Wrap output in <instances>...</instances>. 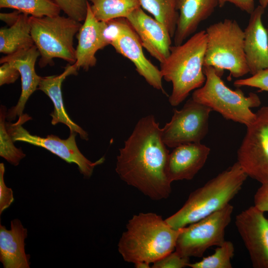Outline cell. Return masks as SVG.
<instances>
[{
    "instance_id": "cell-15",
    "label": "cell",
    "mask_w": 268,
    "mask_h": 268,
    "mask_svg": "<svg viewBox=\"0 0 268 268\" xmlns=\"http://www.w3.org/2000/svg\"><path fill=\"white\" fill-rule=\"evenodd\" d=\"M265 8L259 5L250 14L244 31V51L252 75L268 68V33L263 25Z\"/></svg>"
},
{
    "instance_id": "cell-22",
    "label": "cell",
    "mask_w": 268,
    "mask_h": 268,
    "mask_svg": "<svg viewBox=\"0 0 268 268\" xmlns=\"http://www.w3.org/2000/svg\"><path fill=\"white\" fill-rule=\"evenodd\" d=\"M34 42L31 33L30 16L21 13L18 20L9 27L0 29V52L6 55L29 48Z\"/></svg>"
},
{
    "instance_id": "cell-10",
    "label": "cell",
    "mask_w": 268,
    "mask_h": 268,
    "mask_svg": "<svg viewBox=\"0 0 268 268\" xmlns=\"http://www.w3.org/2000/svg\"><path fill=\"white\" fill-rule=\"evenodd\" d=\"M237 152V162L247 175L261 184L268 183V106L256 113Z\"/></svg>"
},
{
    "instance_id": "cell-12",
    "label": "cell",
    "mask_w": 268,
    "mask_h": 268,
    "mask_svg": "<svg viewBox=\"0 0 268 268\" xmlns=\"http://www.w3.org/2000/svg\"><path fill=\"white\" fill-rule=\"evenodd\" d=\"M255 205L237 214L235 224L253 267L268 268V219Z\"/></svg>"
},
{
    "instance_id": "cell-30",
    "label": "cell",
    "mask_w": 268,
    "mask_h": 268,
    "mask_svg": "<svg viewBox=\"0 0 268 268\" xmlns=\"http://www.w3.org/2000/svg\"><path fill=\"white\" fill-rule=\"evenodd\" d=\"M233 84L238 87H252L268 92V68L260 70L250 77L238 79Z\"/></svg>"
},
{
    "instance_id": "cell-33",
    "label": "cell",
    "mask_w": 268,
    "mask_h": 268,
    "mask_svg": "<svg viewBox=\"0 0 268 268\" xmlns=\"http://www.w3.org/2000/svg\"><path fill=\"white\" fill-rule=\"evenodd\" d=\"M0 67V85L14 83L20 76L19 71L10 63H3Z\"/></svg>"
},
{
    "instance_id": "cell-29",
    "label": "cell",
    "mask_w": 268,
    "mask_h": 268,
    "mask_svg": "<svg viewBox=\"0 0 268 268\" xmlns=\"http://www.w3.org/2000/svg\"><path fill=\"white\" fill-rule=\"evenodd\" d=\"M68 17L79 22L86 18L88 0H53Z\"/></svg>"
},
{
    "instance_id": "cell-19",
    "label": "cell",
    "mask_w": 268,
    "mask_h": 268,
    "mask_svg": "<svg viewBox=\"0 0 268 268\" xmlns=\"http://www.w3.org/2000/svg\"><path fill=\"white\" fill-rule=\"evenodd\" d=\"M77 70L74 64H68L65 67L64 72L59 75L41 77L37 89L44 92L53 103L54 110L50 114L52 118V124L63 123L68 127L70 132H76L81 139L87 140L88 139L87 133L70 119L65 108L62 96L63 82L67 76L76 75Z\"/></svg>"
},
{
    "instance_id": "cell-28",
    "label": "cell",
    "mask_w": 268,
    "mask_h": 268,
    "mask_svg": "<svg viewBox=\"0 0 268 268\" xmlns=\"http://www.w3.org/2000/svg\"><path fill=\"white\" fill-rule=\"evenodd\" d=\"M101 37L104 47L116 42L123 35L128 20L119 18L102 21Z\"/></svg>"
},
{
    "instance_id": "cell-4",
    "label": "cell",
    "mask_w": 268,
    "mask_h": 268,
    "mask_svg": "<svg viewBox=\"0 0 268 268\" xmlns=\"http://www.w3.org/2000/svg\"><path fill=\"white\" fill-rule=\"evenodd\" d=\"M206 42L205 30H201L182 44L171 46L169 55L160 63L162 78L172 84V91L169 97L171 106L179 105L192 91L204 83L206 77L203 63Z\"/></svg>"
},
{
    "instance_id": "cell-26",
    "label": "cell",
    "mask_w": 268,
    "mask_h": 268,
    "mask_svg": "<svg viewBox=\"0 0 268 268\" xmlns=\"http://www.w3.org/2000/svg\"><path fill=\"white\" fill-rule=\"evenodd\" d=\"M5 106L1 105L0 109V156L14 166H17L26 155L21 148L14 144V141L7 131Z\"/></svg>"
},
{
    "instance_id": "cell-27",
    "label": "cell",
    "mask_w": 268,
    "mask_h": 268,
    "mask_svg": "<svg viewBox=\"0 0 268 268\" xmlns=\"http://www.w3.org/2000/svg\"><path fill=\"white\" fill-rule=\"evenodd\" d=\"M234 246L229 241H225L217 246L213 254L194 263H190L192 268H231V260L234 255Z\"/></svg>"
},
{
    "instance_id": "cell-1",
    "label": "cell",
    "mask_w": 268,
    "mask_h": 268,
    "mask_svg": "<svg viewBox=\"0 0 268 268\" xmlns=\"http://www.w3.org/2000/svg\"><path fill=\"white\" fill-rule=\"evenodd\" d=\"M161 130L153 115L140 118L120 149L115 169L121 180L154 201L171 193L166 171L170 152Z\"/></svg>"
},
{
    "instance_id": "cell-2",
    "label": "cell",
    "mask_w": 268,
    "mask_h": 268,
    "mask_svg": "<svg viewBox=\"0 0 268 268\" xmlns=\"http://www.w3.org/2000/svg\"><path fill=\"white\" fill-rule=\"evenodd\" d=\"M181 230L173 228L155 213L141 212L128 222L118 250L128 263H153L175 251Z\"/></svg>"
},
{
    "instance_id": "cell-35",
    "label": "cell",
    "mask_w": 268,
    "mask_h": 268,
    "mask_svg": "<svg viewBox=\"0 0 268 268\" xmlns=\"http://www.w3.org/2000/svg\"><path fill=\"white\" fill-rule=\"evenodd\" d=\"M218 2L220 7H222L226 3L229 2L249 14L255 8V0H218Z\"/></svg>"
},
{
    "instance_id": "cell-36",
    "label": "cell",
    "mask_w": 268,
    "mask_h": 268,
    "mask_svg": "<svg viewBox=\"0 0 268 268\" xmlns=\"http://www.w3.org/2000/svg\"><path fill=\"white\" fill-rule=\"evenodd\" d=\"M21 13V12L17 10H14L10 13H0V19L7 26H11L16 22Z\"/></svg>"
},
{
    "instance_id": "cell-24",
    "label": "cell",
    "mask_w": 268,
    "mask_h": 268,
    "mask_svg": "<svg viewBox=\"0 0 268 268\" xmlns=\"http://www.w3.org/2000/svg\"><path fill=\"white\" fill-rule=\"evenodd\" d=\"M140 2L141 7L162 23L173 38L179 17L175 0H140Z\"/></svg>"
},
{
    "instance_id": "cell-7",
    "label": "cell",
    "mask_w": 268,
    "mask_h": 268,
    "mask_svg": "<svg viewBox=\"0 0 268 268\" xmlns=\"http://www.w3.org/2000/svg\"><path fill=\"white\" fill-rule=\"evenodd\" d=\"M31 33L40 55L39 66H53V59H63L70 65L76 62L73 39L82 24L69 17L59 15L30 16Z\"/></svg>"
},
{
    "instance_id": "cell-14",
    "label": "cell",
    "mask_w": 268,
    "mask_h": 268,
    "mask_svg": "<svg viewBox=\"0 0 268 268\" xmlns=\"http://www.w3.org/2000/svg\"><path fill=\"white\" fill-rule=\"evenodd\" d=\"M40 53L34 45L0 58V63L8 62L19 72L21 80V93L17 104L7 112L6 120L14 121L23 114L25 105L30 96L38 89L41 77L35 71V66Z\"/></svg>"
},
{
    "instance_id": "cell-23",
    "label": "cell",
    "mask_w": 268,
    "mask_h": 268,
    "mask_svg": "<svg viewBox=\"0 0 268 268\" xmlns=\"http://www.w3.org/2000/svg\"><path fill=\"white\" fill-rule=\"evenodd\" d=\"M95 17L100 21L125 18L140 7V0H88Z\"/></svg>"
},
{
    "instance_id": "cell-39",
    "label": "cell",
    "mask_w": 268,
    "mask_h": 268,
    "mask_svg": "<svg viewBox=\"0 0 268 268\" xmlns=\"http://www.w3.org/2000/svg\"><path fill=\"white\" fill-rule=\"evenodd\" d=\"M267 30L268 33V26H267Z\"/></svg>"
},
{
    "instance_id": "cell-16",
    "label": "cell",
    "mask_w": 268,
    "mask_h": 268,
    "mask_svg": "<svg viewBox=\"0 0 268 268\" xmlns=\"http://www.w3.org/2000/svg\"><path fill=\"white\" fill-rule=\"evenodd\" d=\"M210 149L201 142H193L174 147L169 153L167 175L169 180H187L194 178L203 167Z\"/></svg>"
},
{
    "instance_id": "cell-20",
    "label": "cell",
    "mask_w": 268,
    "mask_h": 268,
    "mask_svg": "<svg viewBox=\"0 0 268 268\" xmlns=\"http://www.w3.org/2000/svg\"><path fill=\"white\" fill-rule=\"evenodd\" d=\"M27 230L18 219L11 221L10 229L0 225V261L4 268H29L30 255L25 252Z\"/></svg>"
},
{
    "instance_id": "cell-34",
    "label": "cell",
    "mask_w": 268,
    "mask_h": 268,
    "mask_svg": "<svg viewBox=\"0 0 268 268\" xmlns=\"http://www.w3.org/2000/svg\"><path fill=\"white\" fill-rule=\"evenodd\" d=\"M254 205L264 212H268V183L262 184L254 197Z\"/></svg>"
},
{
    "instance_id": "cell-31",
    "label": "cell",
    "mask_w": 268,
    "mask_h": 268,
    "mask_svg": "<svg viewBox=\"0 0 268 268\" xmlns=\"http://www.w3.org/2000/svg\"><path fill=\"white\" fill-rule=\"evenodd\" d=\"M190 263V258L182 257L175 251L153 263L152 268H183Z\"/></svg>"
},
{
    "instance_id": "cell-11",
    "label": "cell",
    "mask_w": 268,
    "mask_h": 268,
    "mask_svg": "<svg viewBox=\"0 0 268 268\" xmlns=\"http://www.w3.org/2000/svg\"><path fill=\"white\" fill-rule=\"evenodd\" d=\"M212 111L192 98L188 100L181 109L174 110L171 120L161 128L162 141L171 148L200 142L208 133Z\"/></svg>"
},
{
    "instance_id": "cell-9",
    "label": "cell",
    "mask_w": 268,
    "mask_h": 268,
    "mask_svg": "<svg viewBox=\"0 0 268 268\" xmlns=\"http://www.w3.org/2000/svg\"><path fill=\"white\" fill-rule=\"evenodd\" d=\"M31 119V117L28 114H23L16 122L6 121L7 131L14 142L21 141L44 148L67 162L76 164L85 178H89L94 168L104 162V157L93 162L82 154L75 141L77 133L75 132H70L68 137L66 139L53 134L43 137L31 134L22 127L25 122Z\"/></svg>"
},
{
    "instance_id": "cell-13",
    "label": "cell",
    "mask_w": 268,
    "mask_h": 268,
    "mask_svg": "<svg viewBox=\"0 0 268 268\" xmlns=\"http://www.w3.org/2000/svg\"><path fill=\"white\" fill-rule=\"evenodd\" d=\"M126 19L138 35L142 47L160 63H163L169 55L172 46V38L165 27L146 14L141 7Z\"/></svg>"
},
{
    "instance_id": "cell-5",
    "label": "cell",
    "mask_w": 268,
    "mask_h": 268,
    "mask_svg": "<svg viewBox=\"0 0 268 268\" xmlns=\"http://www.w3.org/2000/svg\"><path fill=\"white\" fill-rule=\"evenodd\" d=\"M203 67L210 66L220 77L225 70L239 78L249 73L244 51V31L235 20L225 18L209 25Z\"/></svg>"
},
{
    "instance_id": "cell-3",
    "label": "cell",
    "mask_w": 268,
    "mask_h": 268,
    "mask_svg": "<svg viewBox=\"0 0 268 268\" xmlns=\"http://www.w3.org/2000/svg\"><path fill=\"white\" fill-rule=\"evenodd\" d=\"M247 177L236 162L192 192L182 207L165 219L166 222L179 229L219 210L239 192Z\"/></svg>"
},
{
    "instance_id": "cell-38",
    "label": "cell",
    "mask_w": 268,
    "mask_h": 268,
    "mask_svg": "<svg viewBox=\"0 0 268 268\" xmlns=\"http://www.w3.org/2000/svg\"><path fill=\"white\" fill-rule=\"evenodd\" d=\"M260 5L266 8L268 6V0H259Z\"/></svg>"
},
{
    "instance_id": "cell-18",
    "label": "cell",
    "mask_w": 268,
    "mask_h": 268,
    "mask_svg": "<svg viewBox=\"0 0 268 268\" xmlns=\"http://www.w3.org/2000/svg\"><path fill=\"white\" fill-rule=\"evenodd\" d=\"M179 12L174 36V45H179L195 33L201 22L219 6L218 0H175Z\"/></svg>"
},
{
    "instance_id": "cell-25",
    "label": "cell",
    "mask_w": 268,
    "mask_h": 268,
    "mask_svg": "<svg viewBox=\"0 0 268 268\" xmlns=\"http://www.w3.org/2000/svg\"><path fill=\"white\" fill-rule=\"evenodd\" d=\"M0 8H10L34 17L59 15L60 7L53 0H0Z\"/></svg>"
},
{
    "instance_id": "cell-8",
    "label": "cell",
    "mask_w": 268,
    "mask_h": 268,
    "mask_svg": "<svg viewBox=\"0 0 268 268\" xmlns=\"http://www.w3.org/2000/svg\"><path fill=\"white\" fill-rule=\"evenodd\" d=\"M233 206L223 208L182 228L175 251L180 256L190 258L201 257L213 246H219L225 240L226 228L230 223Z\"/></svg>"
},
{
    "instance_id": "cell-6",
    "label": "cell",
    "mask_w": 268,
    "mask_h": 268,
    "mask_svg": "<svg viewBox=\"0 0 268 268\" xmlns=\"http://www.w3.org/2000/svg\"><path fill=\"white\" fill-rule=\"evenodd\" d=\"M206 79L193 93L192 98L219 113L224 118L247 126L254 122L256 113L251 108L259 107V96L251 92L246 96L239 88H229L210 66L203 67Z\"/></svg>"
},
{
    "instance_id": "cell-37",
    "label": "cell",
    "mask_w": 268,
    "mask_h": 268,
    "mask_svg": "<svg viewBox=\"0 0 268 268\" xmlns=\"http://www.w3.org/2000/svg\"><path fill=\"white\" fill-rule=\"evenodd\" d=\"M134 266L136 268H150V264L146 262H138L134 264Z\"/></svg>"
},
{
    "instance_id": "cell-32",
    "label": "cell",
    "mask_w": 268,
    "mask_h": 268,
    "mask_svg": "<svg viewBox=\"0 0 268 268\" xmlns=\"http://www.w3.org/2000/svg\"><path fill=\"white\" fill-rule=\"evenodd\" d=\"M5 168L4 164H0V214L7 208L14 201L13 191L8 188L4 181Z\"/></svg>"
},
{
    "instance_id": "cell-21",
    "label": "cell",
    "mask_w": 268,
    "mask_h": 268,
    "mask_svg": "<svg viewBox=\"0 0 268 268\" xmlns=\"http://www.w3.org/2000/svg\"><path fill=\"white\" fill-rule=\"evenodd\" d=\"M102 23L94 16L88 1L86 18L76 34L78 44L74 65L78 70L82 68L87 71L95 66L96 52L105 48L101 37Z\"/></svg>"
},
{
    "instance_id": "cell-17",
    "label": "cell",
    "mask_w": 268,
    "mask_h": 268,
    "mask_svg": "<svg viewBox=\"0 0 268 268\" xmlns=\"http://www.w3.org/2000/svg\"><path fill=\"white\" fill-rule=\"evenodd\" d=\"M112 46L118 53L134 64L137 72L150 85L166 94L160 69L145 57L140 40L128 21L123 35Z\"/></svg>"
}]
</instances>
